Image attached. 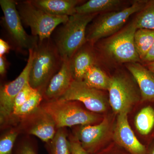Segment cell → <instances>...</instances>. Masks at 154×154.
Masks as SVG:
<instances>
[{
  "label": "cell",
  "mask_w": 154,
  "mask_h": 154,
  "mask_svg": "<svg viewBox=\"0 0 154 154\" xmlns=\"http://www.w3.org/2000/svg\"><path fill=\"white\" fill-rule=\"evenodd\" d=\"M63 62L51 37L38 40L33 49L29 85L43 95L50 81L60 70Z\"/></svg>",
  "instance_id": "cell-1"
},
{
  "label": "cell",
  "mask_w": 154,
  "mask_h": 154,
  "mask_svg": "<svg viewBox=\"0 0 154 154\" xmlns=\"http://www.w3.org/2000/svg\"><path fill=\"white\" fill-rule=\"evenodd\" d=\"M98 14H76L56 28L51 37L63 61L69 60L87 42L88 25Z\"/></svg>",
  "instance_id": "cell-2"
},
{
  "label": "cell",
  "mask_w": 154,
  "mask_h": 154,
  "mask_svg": "<svg viewBox=\"0 0 154 154\" xmlns=\"http://www.w3.org/2000/svg\"><path fill=\"white\" fill-rule=\"evenodd\" d=\"M0 6L4 16L1 23L7 42L11 49L23 54H29L30 50L38 44V36L29 35L25 31L17 8V1L1 0Z\"/></svg>",
  "instance_id": "cell-3"
},
{
  "label": "cell",
  "mask_w": 154,
  "mask_h": 154,
  "mask_svg": "<svg viewBox=\"0 0 154 154\" xmlns=\"http://www.w3.org/2000/svg\"><path fill=\"white\" fill-rule=\"evenodd\" d=\"M78 102L61 99L43 100L40 107L51 116L57 129L93 125L99 121L96 113L84 109Z\"/></svg>",
  "instance_id": "cell-4"
},
{
  "label": "cell",
  "mask_w": 154,
  "mask_h": 154,
  "mask_svg": "<svg viewBox=\"0 0 154 154\" xmlns=\"http://www.w3.org/2000/svg\"><path fill=\"white\" fill-rule=\"evenodd\" d=\"M134 19L102 43H95L97 51L117 63H139L141 60L134 43L137 30Z\"/></svg>",
  "instance_id": "cell-5"
},
{
  "label": "cell",
  "mask_w": 154,
  "mask_h": 154,
  "mask_svg": "<svg viewBox=\"0 0 154 154\" xmlns=\"http://www.w3.org/2000/svg\"><path fill=\"white\" fill-rule=\"evenodd\" d=\"M147 3L144 1H137L122 10L102 13L94 19L92 24L87 28V42L94 45L100 39L117 33L122 29L129 17L141 11Z\"/></svg>",
  "instance_id": "cell-6"
},
{
  "label": "cell",
  "mask_w": 154,
  "mask_h": 154,
  "mask_svg": "<svg viewBox=\"0 0 154 154\" xmlns=\"http://www.w3.org/2000/svg\"><path fill=\"white\" fill-rule=\"evenodd\" d=\"M17 10L23 24L29 27L31 35L42 41L51 37L56 28L69 17H57L48 14L33 5L30 0L17 1Z\"/></svg>",
  "instance_id": "cell-7"
},
{
  "label": "cell",
  "mask_w": 154,
  "mask_h": 154,
  "mask_svg": "<svg viewBox=\"0 0 154 154\" xmlns=\"http://www.w3.org/2000/svg\"><path fill=\"white\" fill-rule=\"evenodd\" d=\"M33 49L29 51L26 65L19 75L14 81L1 87L0 125L2 130H5L8 127L14 113L15 98L29 83V76L33 59Z\"/></svg>",
  "instance_id": "cell-8"
},
{
  "label": "cell",
  "mask_w": 154,
  "mask_h": 154,
  "mask_svg": "<svg viewBox=\"0 0 154 154\" xmlns=\"http://www.w3.org/2000/svg\"><path fill=\"white\" fill-rule=\"evenodd\" d=\"M109 103L113 112L119 114L128 113L132 105L140 99L137 89L132 82L123 74H117L110 78Z\"/></svg>",
  "instance_id": "cell-9"
},
{
  "label": "cell",
  "mask_w": 154,
  "mask_h": 154,
  "mask_svg": "<svg viewBox=\"0 0 154 154\" xmlns=\"http://www.w3.org/2000/svg\"><path fill=\"white\" fill-rule=\"evenodd\" d=\"M15 126L20 134L34 136L45 143L53 138L57 130L52 117L40 106L19 119Z\"/></svg>",
  "instance_id": "cell-10"
},
{
  "label": "cell",
  "mask_w": 154,
  "mask_h": 154,
  "mask_svg": "<svg viewBox=\"0 0 154 154\" xmlns=\"http://www.w3.org/2000/svg\"><path fill=\"white\" fill-rule=\"evenodd\" d=\"M61 99L81 102L91 112H104L107 109V100L100 91L90 88L83 81L74 80L70 87Z\"/></svg>",
  "instance_id": "cell-11"
},
{
  "label": "cell",
  "mask_w": 154,
  "mask_h": 154,
  "mask_svg": "<svg viewBox=\"0 0 154 154\" xmlns=\"http://www.w3.org/2000/svg\"><path fill=\"white\" fill-rule=\"evenodd\" d=\"M109 128V121L104 118L99 124L80 125L72 134L88 153L95 154L100 151Z\"/></svg>",
  "instance_id": "cell-12"
},
{
  "label": "cell",
  "mask_w": 154,
  "mask_h": 154,
  "mask_svg": "<svg viewBox=\"0 0 154 154\" xmlns=\"http://www.w3.org/2000/svg\"><path fill=\"white\" fill-rule=\"evenodd\" d=\"M128 113L117 115L113 138L119 146L130 154H145L147 149L135 135L128 120Z\"/></svg>",
  "instance_id": "cell-13"
},
{
  "label": "cell",
  "mask_w": 154,
  "mask_h": 154,
  "mask_svg": "<svg viewBox=\"0 0 154 154\" xmlns=\"http://www.w3.org/2000/svg\"><path fill=\"white\" fill-rule=\"evenodd\" d=\"M69 60H64L60 70L50 81L42 97L44 101L60 99L70 87L74 81Z\"/></svg>",
  "instance_id": "cell-14"
},
{
  "label": "cell",
  "mask_w": 154,
  "mask_h": 154,
  "mask_svg": "<svg viewBox=\"0 0 154 154\" xmlns=\"http://www.w3.org/2000/svg\"><path fill=\"white\" fill-rule=\"evenodd\" d=\"M74 80L82 81L89 68L96 64L94 45L87 42L69 60Z\"/></svg>",
  "instance_id": "cell-15"
},
{
  "label": "cell",
  "mask_w": 154,
  "mask_h": 154,
  "mask_svg": "<svg viewBox=\"0 0 154 154\" xmlns=\"http://www.w3.org/2000/svg\"><path fill=\"white\" fill-rule=\"evenodd\" d=\"M126 67L139 88L142 100H154V74L139 63L126 64Z\"/></svg>",
  "instance_id": "cell-16"
},
{
  "label": "cell",
  "mask_w": 154,
  "mask_h": 154,
  "mask_svg": "<svg viewBox=\"0 0 154 154\" xmlns=\"http://www.w3.org/2000/svg\"><path fill=\"white\" fill-rule=\"evenodd\" d=\"M37 8L57 17H70L76 13V8L84 3L80 0H30Z\"/></svg>",
  "instance_id": "cell-17"
},
{
  "label": "cell",
  "mask_w": 154,
  "mask_h": 154,
  "mask_svg": "<svg viewBox=\"0 0 154 154\" xmlns=\"http://www.w3.org/2000/svg\"><path fill=\"white\" fill-rule=\"evenodd\" d=\"M123 1L120 0H90L76 8L77 14H99L119 11Z\"/></svg>",
  "instance_id": "cell-18"
},
{
  "label": "cell",
  "mask_w": 154,
  "mask_h": 154,
  "mask_svg": "<svg viewBox=\"0 0 154 154\" xmlns=\"http://www.w3.org/2000/svg\"><path fill=\"white\" fill-rule=\"evenodd\" d=\"M83 82L90 88L100 90H108L110 85L109 78L97 65L89 68L83 78Z\"/></svg>",
  "instance_id": "cell-19"
},
{
  "label": "cell",
  "mask_w": 154,
  "mask_h": 154,
  "mask_svg": "<svg viewBox=\"0 0 154 154\" xmlns=\"http://www.w3.org/2000/svg\"><path fill=\"white\" fill-rule=\"evenodd\" d=\"M69 134L67 128H58L53 138L45 143L48 154H71Z\"/></svg>",
  "instance_id": "cell-20"
},
{
  "label": "cell",
  "mask_w": 154,
  "mask_h": 154,
  "mask_svg": "<svg viewBox=\"0 0 154 154\" xmlns=\"http://www.w3.org/2000/svg\"><path fill=\"white\" fill-rule=\"evenodd\" d=\"M43 100L42 94L35 90L26 102L14 113L8 128L15 126L19 119L32 113L40 107Z\"/></svg>",
  "instance_id": "cell-21"
},
{
  "label": "cell",
  "mask_w": 154,
  "mask_h": 154,
  "mask_svg": "<svg viewBox=\"0 0 154 154\" xmlns=\"http://www.w3.org/2000/svg\"><path fill=\"white\" fill-rule=\"evenodd\" d=\"M154 42V30L137 29L134 34V43L141 60H143Z\"/></svg>",
  "instance_id": "cell-22"
},
{
  "label": "cell",
  "mask_w": 154,
  "mask_h": 154,
  "mask_svg": "<svg viewBox=\"0 0 154 154\" xmlns=\"http://www.w3.org/2000/svg\"><path fill=\"white\" fill-rule=\"evenodd\" d=\"M134 124L141 134H148L154 126L153 108L149 106L141 109L135 118Z\"/></svg>",
  "instance_id": "cell-23"
},
{
  "label": "cell",
  "mask_w": 154,
  "mask_h": 154,
  "mask_svg": "<svg viewBox=\"0 0 154 154\" xmlns=\"http://www.w3.org/2000/svg\"><path fill=\"white\" fill-rule=\"evenodd\" d=\"M134 20L137 29L154 30V1L147 3Z\"/></svg>",
  "instance_id": "cell-24"
},
{
  "label": "cell",
  "mask_w": 154,
  "mask_h": 154,
  "mask_svg": "<svg viewBox=\"0 0 154 154\" xmlns=\"http://www.w3.org/2000/svg\"><path fill=\"white\" fill-rule=\"evenodd\" d=\"M0 138V154H13L17 139L20 135L15 126L5 130Z\"/></svg>",
  "instance_id": "cell-25"
},
{
  "label": "cell",
  "mask_w": 154,
  "mask_h": 154,
  "mask_svg": "<svg viewBox=\"0 0 154 154\" xmlns=\"http://www.w3.org/2000/svg\"><path fill=\"white\" fill-rule=\"evenodd\" d=\"M17 141L13 154H38V147L30 136L24 135Z\"/></svg>",
  "instance_id": "cell-26"
},
{
  "label": "cell",
  "mask_w": 154,
  "mask_h": 154,
  "mask_svg": "<svg viewBox=\"0 0 154 154\" xmlns=\"http://www.w3.org/2000/svg\"><path fill=\"white\" fill-rule=\"evenodd\" d=\"M35 90H36L33 89L29 85V83H28L22 91L19 92L15 98L14 101L13 114L17 112L19 108L26 102Z\"/></svg>",
  "instance_id": "cell-27"
},
{
  "label": "cell",
  "mask_w": 154,
  "mask_h": 154,
  "mask_svg": "<svg viewBox=\"0 0 154 154\" xmlns=\"http://www.w3.org/2000/svg\"><path fill=\"white\" fill-rule=\"evenodd\" d=\"M68 140L71 154H89L72 134L69 133Z\"/></svg>",
  "instance_id": "cell-28"
},
{
  "label": "cell",
  "mask_w": 154,
  "mask_h": 154,
  "mask_svg": "<svg viewBox=\"0 0 154 154\" xmlns=\"http://www.w3.org/2000/svg\"><path fill=\"white\" fill-rule=\"evenodd\" d=\"M11 49V45L8 42L0 38V56H5Z\"/></svg>",
  "instance_id": "cell-29"
},
{
  "label": "cell",
  "mask_w": 154,
  "mask_h": 154,
  "mask_svg": "<svg viewBox=\"0 0 154 154\" xmlns=\"http://www.w3.org/2000/svg\"><path fill=\"white\" fill-rule=\"evenodd\" d=\"M8 67V62L5 56H0V75L1 76H5Z\"/></svg>",
  "instance_id": "cell-30"
},
{
  "label": "cell",
  "mask_w": 154,
  "mask_h": 154,
  "mask_svg": "<svg viewBox=\"0 0 154 154\" xmlns=\"http://www.w3.org/2000/svg\"><path fill=\"white\" fill-rule=\"evenodd\" d=\"M143 60L149 63L154 62V42Z\"/></svg>",
  "instance_id": "cell-31"
},
{
  "label": "cell",
  "mask_w": 154,
  "mask_h": 154,
  "mask_svg": "<svg viewBox=\"0 0 154 154\" xmlns=\"http://www.w3.org/2000/svg\"><path fill=\"white\" fill-rule=\"evenodd\" d=\"M149 68L150 70L154 74V62L150 63L149 64Z\"/></svg>",
  "instance_id": "cell-32"
},
{
  "label": "cell",
  "mask_w": 154,
  "mask_h": 154,
  "mask_svg": "<svg viewBox=\"0 0 154 154\" xmlns=\"http://www.w3.org/2000/svg\"><path fill=\"white\" fill-rule=\"evenodd\" d=\"M145 154H154V145L149 150H147Z\"/></svg>",
  "instance_id": "cell-33"
},
{
  "label": "cell",
  "mask_w": 154,
  "mask_h": 154,
  "mask_svg": "<svg viewBox=\"0 0 154 154\" xmlns=\"http://www.w3.org/2000/svg\"><path fill=\"white\" fill-rule=\"evenodd\" d=\"M95 154H105V152H98L96 153ZM106 154H108V153H106ZM109 154H112L111 152H110V153H109Z\"/></svg>",
  "instance_id": "cell-34"
}]
</instances>
